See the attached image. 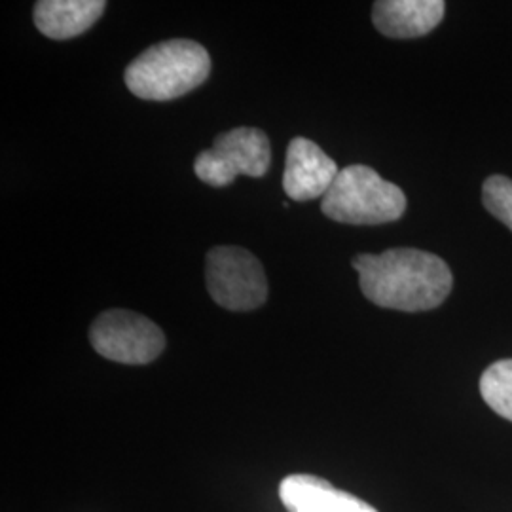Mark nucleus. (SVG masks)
Returning <instances> with one entry per match:
<instances>
[{
    "mask_svg": "<svg viewBox=\"0 0 512 512\" xmlns=\"http://www.w3.org/2000/svg\"><path fill=\"white\" fill-rule=\"evenodd\" d=\"M353 268L359 274V285L366 298L387 310H435L454 287L450 266L440 256L420 249L357 255Z\"/></svg>",
    "mask_w": 512,
    "mask_h": 512,
    "instance_id": "nucleus-1",
    "label": "nucleus"
},
{
    "mask_svg": "<svg viewBox=\"0 0 512 512\" xmlns=\"http://www.w3.org/2000/svg\"><path fill=\"white\" fill-rule=\"evenodd\" d=\"M211 73V57L200 42L173 38L150 46L126 69L129 92L147 101H171L200 88Z\"/></svg>",
    "mask_w": 512,
    "mask_h": 512,
    "instance_id": "nucleus-2",
    "label": "nucleus"
},
{
    "mask_svg": "<svg viewBox=\"0 0 512 512\" xmlns=\"http://www.w3.org/2000/svg\"><path fill=\"white\" fill-rule=\"evenodd\" d=\"M330 220L355 226H376L399 220L406 211V196L397 184L382 179L368 165L344 167L321 203Z\"/></svg>",
    "mask_w": 512,
    "mask_h": 512,
    "instance_id": "nucleus-3",
    "label": "nucleus"
},
{
    "mask_svg": "<svg viewBox=\"0 0 512 512\" xmlns=\"http://www.w3.org/2000/svg\"><path fill=\"white\" fill-rule=\"evenodd\" d=\"M205 283L211 298L224 310L253 311L268 298L260 260L241 247H213L205 258Z\"/></svg>",
    "mask_w": 512,
    "mask_h": 512,
    "instance_id": "nucleus-4",
    "label": "nucleus"
},
{
    "mask_svg": "<svg viewBox=\"0 0 512 512\" xmlns=\"http://www.w3.org/2000/svg\"><path fill=\"white\" fill-rule=\"evenodd\" d=\"M272 164L270 139L262 129L236 128L215 137L213 148L203 150L194 162L196 177L209 186L222 188L238 175L260 179Z\"/></svg>",
    "mask_w": 512,
    "mask_h": 512,
    "instance_id": "nucleus-5",
    "label": "nucleus"
},
{
    "mask_svg": "<svg viewBox=\"0 0 512 512\" xmlns=\"http://www.w3.org/2000/svg\"><path fill=\"white\" fill-rule=\"evenodd\" d=\"M93 349L114 363L148 365L165 349V334L145 315L135 311L109 310L93 321Z\"/></svg>",
    "mask_w": 512,
    "mask_h": 512,
    "instance_id": "nucleus-6",
    "label": "nucleus"
},
{
    "mask_svg": "<svg viewBox=\"0 0 512 512\" xmlns=\"http://www.w3.org/2000/svg\"><path fill=\"white\" fill-rule=\"evenodd\" d=\"M338 173L336 162L313 141L296 137L287 148L283 188L294 202H310L329 192Z\"/></svg>",
    "mask_w": 512,
    "mask_h": 512,
    "instance_id": "nucleus-7",
    "label": "nucleus"
},
{
    "mask_svg": "<svg viewBox=\"0 0 512 512\" xmlns=\"http://www.w3.org/2000/svg\"><path fill=\"white\" fill-rule=\"evenodd\" d=\"M279 497L289 512H378L357 495L334 488L313 475H291L281 480Z\"/></svg>",
    "mask_w": 512,
    "mask_h": 512,
    "instance_id": "nucleus-8",
    "label": "nucleus"
},
{
    "mask_svg": "<svg viewBox=\"0 0 512 512\" xmlns=\"http://www.w3.org/2000/svg\"><path fill=\"white\" fill-rule=\"evenodd\" d=\"M444 12L442 0H378L372 21L385 37L416 38L437 29Z\"/></svg>",
    "mask_w": 512,
    "mask_h": 512,
    "instance_id": "nucleus-9",
    "label": "nucleus"
},
{
    "mask_svg": "<svg viewBox=\"0 0 512 512\" xmlns=\"http://www.w3.org/2000/svg\"><path fill=\"white\" fill-rule=\"evenodd\" d=\"M103 0H40L35 4V25L42 35L67 40L86 33L103 16Z\"/></svg>",
    "mask_w": 512,
    "mask_h": 512,
    "instance_id": "nucleus-10",
    "label": "nucleus"
},
{
    "mask_svg": "<svg viewBox=\"0 0 512 512\" xmlns=\"http://www.w3.org/2000/svg\"><path fill=\"white\" fill-rule=\"evenodd\" d=\"M480 395L495 414L512 421V359L486 368L480 378Z\"/></svg>",
    "mask_w": 512,
    "mask_h": 512,
    "instance_id": "nucleus-11",
    "label": "nucleus"
},
{
    "mask_svg": "<svg viewBox=\"0 0 512 512\" xmlns=\"http://www.w3.org/2000/svg\"><path fill=\"white\" fill-rule=\"evenodd\" d=\"M484 207L512 232V181L503 175H492L482 186Z\"/></svg>",
    "mask_w": 512,
    "mask_h": 512,
    "instance_id": "nucleus-12",
    "label": "nucleus"
}]
</instances>
